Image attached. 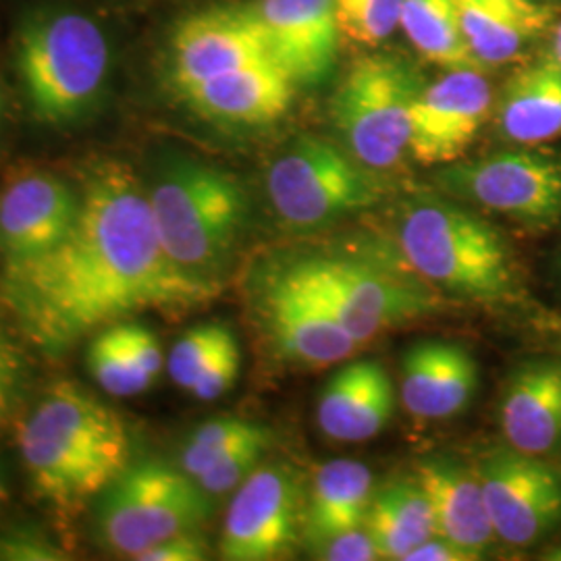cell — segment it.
<instances>
[{
  "label": "cell",
  "instance_id": "6da1fadb",
  "mask_svg": "<svg viewBox=\"0 0 561 561\" xmlns=\"http://www.w3.org/2000/svg\"><path fill=\"white\" fill-rule=\"evenodd\" d=\"M219 287L173 262L140 181L106 161L88 173L69 233L34 259L7 262L0 291L23 335L60 352L136 312L198 308Z\"/></svg>",
  "mask_w": 561,
  "mask_h": 561
},
{
  "label": "cell",
  "instance_id": "7a4b0ae2",
  "mask_svg": "<svg viewBox=\"0 0 561 561\" xmlns=\"http://www.w3.org/2000/svg\"><path fill=\"white\" fill-rule=\"evenodd\" d=\"M20 449L36 491L60 510L104 493L129 463L123 419L71 382L38 401L21 426Z\"/></svg>",
  "mask_w": 561,
  "mask_h": 561
},
{
  "label": "cell",
  "instance_id": "3957f363",
  "mask_svg": "<svg viewBox=\"0 0 561 561\" xmlns=\"http://www.w3.org/2000/svg\"><path fill=\"white\" fill-rule=\"evenodd\" d=\"M401 254L424 283L449 296L502 304L516 296V266L495 227L454 202L419 196L398 222Z\"/></svg>",
  "mask_w": 561,
  "mask_h": 561
},
{
  "label": "cell",
  "instance_id": "277c9868",
  "mask_svg": "<svg viewBox=\"0 0 561 561\" xmlns=\"http://www.w3.org/2000/svg\"><path fill=\"white\" fill-rule=\"evenodd\" d=\"M15 55L34 115L53 125L88 115L101 101L111 73V44L101 23L65 7L27 15L18 32Z\"/></svg>",
  "mask_w": 561,
  "mask_h": 561
},
{
  "label": "cell",
  "instance_id": "5b68a950",
  "mask_svg": "<svg viewBox=\"0 0 561 561\" xmlns=\"http://www.w3.org/2000/svg\"><path fill=\"white\" fill-rule=\"evenodd\" d=\"M167 254L194 277L219 283L248 225V196L236 175L181 159L148 194Z\"/></svg>",
  "mask_w": 561,
  "mask_h": 561
},
{
  "label": "cell",
  "instance_id": "8992f818",
  "mask_svg": "<svg viewBox=\"0 0 561 561\" xmlns=\"http://www.w3.org/2000/svg\"><path fill=\"white\" fill-rule=\"evenodd\" d=\"M377 173L333 141L300 136L271 164L266 192L285 227L314 231L379 204Z\"/></svg>",
  "mask_w": 561,
  "mask_h": 561
},
{
  "label": "cell",
  "instance_id": "52a82bcc",
  "mask_svg": "<svg viewBox=\"0 0 561 561\" xmlns=\"http://www.w3.org/2000/svg\"><path fill=\"white\" fill-rule=\"evenodd\" d=\"M424 88L419 69L391 53L352 65L331 102L345 150L373 171L393 169L410 146L412 104Z\"/></svg>",
  "mask_w": 561,
  "mask_h": 561
},
{
  "label": "cell",
  "instance_id": "ba28073f",
  "mask_svg": "<svg viewBox=\"0 0 561 561\" xmlns=\"http://www.w3.org/2000/svg\"><path fill=\"white\" fill-rule=\"evenodd\" d=\"M291 279L358 341L421 319L437 300L421 283L400 277L373 262L347 256H304L285 266Z\"/></svg>",
  "mask_w": 561,
  "mask_h": 561
},
{
  "label": "cell",
  "instance_id": "9c48e42d",
  "mask_svg": "<svg viewBox=\"0 0 561 561\" xmlns=\"http://www.w3.org/2000/svg\"><path fill=\"white\" fill-rule=\"evenodd\" d=\"M208 516V495L196 479L162 461L127 466L104 493L99 528L104 547L138 558L152 545L194 530Z\"/></svg>",
  "mask_w": 561,
  "mask_h": 561
},
{
  "label": "cell",
  "instance_id": "30bf717a",
  "mask_svg": "<svg viewBox=\"0 0 561 561\" xmlns=\"http://www.w3.org/2000/svg\"><path fill=\"white\" fill-rule=\"evenodd\" d=\"M445 194L520 222L549 229L561 222V157L542 150H512L439 169Z\"/></svg>",
  "mask_w": 561,
  "mask_h": 561
},
{
  "label": "cell",
  "instance_id": "8fae6325",
  "mask_svg": "<svg viewBox=\"0 0 561 561\" xmlns=\"http://www.w3.org/2000/svg\"><path fill=\"white\" fill-rule=\"evenodd\" d=\"M306 491L289 463L259 466L236 489L222 526L221 558L271 561L285 558L304 537Z\"/></svg>",
  "mask_w": 561,
  "mask_h": 561
},
{
  "label": "cell",
  "instance_id": "7c38bea8",
  "mask_svg": "<svg viewBox=\"0 0 561 561\" xmlns=\"http://www.w3.org/2000/svg\"><path fill=\"white\" fill-rule=\"evenodd\" d=\"M497 539L530 547L561 520V477L539 456L495 449L474 470Z\"/></svg>",
  "mask_w": 561,
  "mask_h": 561
},
{
  "label": "cell",
  "instance_id": "4fadbf2b",
  "mask_svg": "<svg viewBox=\"0 0 561 561\" xmlns=\"http://www.w3.org/2000/svg\"><path fill=\"white\" fill-rule=\"evenodd\" d=\"M493 106L482 71L456 69L424 85L412 104L408 152L422 164L445 167L466 157Z\"/></svg>",
  "mask_w": 561,
  "mask_h": 561
},
{
  "label": "cell",
  "instance_id": "5bb4252c",
  "mask_svg": "<svg viewBox=\"0 0 561 561\" xmlns=\"http://www.w3.org/2000/svg\"><path fill=\"white\" fill-rule=\"evenodd\" d=\"M243 7L273 62L296 85H319L331 76L343 38L335 0H256Z\"/></svg>",
  "mask_w": 561,
  "mask_h": 561
},
{
  "label": "cell",
  "instance_id": "9a60e30c",
  "mask_svg": "<svg viewBox=\"0 0 561 561\" xmlns=\"http://www.w3.org/2000/svg\"><path fill=\"white\" fill-rule=\"evenodd\" d=\"M273 60L245 7H217L180 21L169 42V78L175 90L252 62Z\"/></svg>",
  "mask_w": 561,
  "mask_h": 561
},
{
  "label": "cell",
  "instance_id": "2e32d148",
  "mask_svg": "<svg viewBox=\"0 0 561 561\" xmlns=\"http://www.w3.org/2000/svg\"><path fill=\"white\" fill-rule=\"evenodd\" d=\"M262 312L280 356L301 366H333L362 345L280 271L262 289Z\"/></svg>",
  "mask_w": 561,
  "mask_h": 561
},
{
  "label": "cell",
  "instance_id": "e0dca14e",
  "mask_svg": "<svg viewBox=\"0 0 561 561\" xmlns=\"http://www.w3.org/2000/svg\"><path fill=\"white\" fill-rule=\"evenodd\" d=\"M80 194L55 175L30 173L0 198V245L7 262L34 259L55 248L73 227Z\"/></svg>",
  "mask_w": 561,
  "mask_h": 561
},
{
  "label": "cell",
  "instance_id": "ac0fdd59",
  "mask_svg": "<svg viewBox=\"0 0 561 561\" xmlns=\"http://www.w3.org/2000/svg\"><path fill=\"white\" fill-rule=\"evenodd\" d=\"M296 83L273 60L252 62L178 90L201 117L222 125L259 127L279 121L294 102Z\"/></svg>",
  "mask_w": 561,
  "mask_h": 561
},
{
  "label": "cell",
  "instance_id": "d6986e66",
  "mask_svg": "<svg viewBox=\"0 0 561 561\" xmlns=\"http://www.w3.org/2000/svg\"><path fill=\"white\" fill-rule=\"evenodd\" d=\"M479 364L458 343L422 341L401 360V401L421 421H445L474 398Z\"/></svg>",
  "mask_w": 561,
  "mask_h": 561
},
{
  "label": "cell",
  "instance_id": "ffe728a7",
  "mask_svg": "<svg viewBox=\"0 0 561 561\" xmlns=\"http://www.w3.org/2000/svg\"><path fill=\"white\" fill-rule=\"evenodd\" d=\"M393 410L396 393L385 366L375 360L352 362L324 385L317 421L333 442L362 443L381 433Z\"/></svg>",
  "mask_w": 561,
  "mask_h": 561
},
{
  "label": "cell",
  "instance_id": "44dd1931",
  "mask_svg": "<svg viewBox=\"0 0 561 561\" xmlns=\"http://www.w3.org/2000/svg\"><path fill=\"white\" fill-rule=\"evenodd\" d=\"M421 482L435 518V535L456 545L470 560H481L497 541L477 472L445 458L419 461Z\"/></svg>",
  "mask_w": 561,
  "mask_h": 561
},
{
  "label": "cell",
  "instance_id": "7402d4cb",
  "mask_svg": "<svg viewBox=\"0 0 561 561\" xmlns=\"http://www.w3.org/2000/svg\"><path fill=\"white\" fill-rule=\"evenodd\" d=\"M502 431L512 449L542 456L561 443V362H533L507 382Z\"/></svg>",
  "mask_w": 561,
  "mask_h": 561
},
{
  "label": "cell",
  "instance_id": "603a6c76",
  "mask_svg": "<svg viewBox=\"0 0 561 561\" xmlns=\"http://www.w3.org/2000/svg\"><path fill=\"white\" fill-rule=\"evenodd\" d=\"M461 30L482 67L518 59L553 21V9L535 0H456Z\"/></svg>",
  "mask_w": 561,
  "mask_h": 561
},
{
  "label": "cell",
  "instance_id": "cb8c5ba5",
  "mask_svg": "<svg viewBox=\"0 0 561 561\" xmlns=\"http://www.w3.org/2000/svg\"><path fill=\"white\" fill-rule=\"evenodd\" d=\"M375 495L373 472L366 463L333 460L314 472L306 495L304 541L314 551L341 533L360 528Z\"/></svg>",
  "mask_w": 561,
  "mask_h": 561
},
{
  "label": "cell",
  "instance_id": "d4e9b609",
  "mask_svg": "<svg viewBox=\"0 0 561 561\" xmlns=\"http://www.w3.org/2000/svg\"><path fill=\"white\" fill-rule=\"evenodd\" d=\"M497 127L505 140L537 146L561 138V67L551 59L520 67L503 88Z\"/></svg>",
  "mask_w": 561,
  "mask_h": 561
},
{
  "label": "cell",
  "instance_id": "484cf974",
  "mask_svg": "<svg viewBox=\"0 0 561 561\" xmlns=\"http://www.w3.org/2000/svg\"><path fill=\"white\" fill-rule=\"evenodd\" d=\"M400 27L428 62L447 71H484L466 42L456 0H403Z\"/></svg>",
  "mask_w": 561,
  "mask_h": 561
},
{
  "label": "cell",
  "instance_id": "4316f807",
  "mask_svg": "<svg viewBox=\"0 0 561 561\" xmlns=\"http://www.w3.org/2000/svg\"><path fill=\"white\" fill-rule=\"evenodd\" d=\"M88 368L106 393L119 398L138 396L154 382L136 360L123 322L104 327L92 340L88 347Z\"/></svg>",
  "mask_w": 561,
  "mask_h": 561
},
{
  "label": "cell",
  "instance_id": "83f0119b",
  "mask_svg": "<svg viewBox=\"0 0 561 561\" xmlns=\"http://www.w3.org/2000/svg\"><path fill=\"white\" fill-rule=\"evenodd\" d=\"M264 437H271L268 428L238 416H221L204 422L181 449V470L192 479H198L231 451L240 449L241 445Z\"/></svg>",
  "mask_w": 561,
  "mask_h": 561
},
{
  "label": "cell",
  "instance_id": "f1b7e54d",
  "mask_svg": "<svg viewBox=\"0 0 561 561\" xmlns=\"http://www.w3.org/2000/svg\"><path fill=\"white\" fill-rule=\"evenodd\" d=\"M236 341L229 327L210 322L190 329L181 335V340L171 347L167 370L173 382L190 391V387L201 377L202 370L215 360L222 350Z\"/></svg>",
  "mask_w": 561,
  "mask_h": 561
},
{
  "label": "cell",
  "instance_id": "f546056e",
  "mask_svg": "<svg viewBox=\"0 0 561 561\" xmlns=\"http://www.w3.org/2000/svg\"><path fill=\"white\" fill-rule=\"evenodd\" d=\"M403 0H335L341 36L360 46H381L400 27Z\"/></svg>",
  "mask_w": 561,
  "mask_h": 561
},
{
  "label": "cell",
  "instance_id": "4dcf8cb0",
  "mask_svg": "<svg viewBox=\"0 0 561 561\" xmlns=\"http://www.w3.org/2000/svg\"><path fill=\"white\" fill-rule=\"evenodd\" d=\"M373 502L379 503L389 512V516L400 524L401 530L416 542V547L435 537V518L431 502L416 479L387 482L381 491L373 495Z\"/></svg>",
  "mask_w": 561,
  "mask_h": 561
},
{
  "label": "cell",
  "instance_id": "1f68e13d",
  "mask_svg": "<svg viewBox=\"0 0 561 561\" xmlns=\"http://www.w3.org/2000/svg\"><path fill=\"white\" fill-rule=\"evenodd\" d=\"M271 439L273 437L245 443V445H241L240 449H236L227 458H222L219 463H215L210 470H206L196 479L202 491L208 497L236 491L241 482L245 481L261 466L262 456L268 449Z\"/></svg>",
  "mask_w": 561,
  "mask_h": 561
},
{
  "label": "cell",
  "instance_id": "d6a6232c",
  "mask_svg": "<svg viewBox=\"0 0 561 561\" xmlns=\"http://www.w3.org/2000/svg\"><path fill=\"white\" fill-rule=\"evenodd\" d=\"M241 354L238 340L231 341L221 354L210 362L201 377L190 387V393L202 401L219 400L233 389L240 375Z\"/></svg>",
  "mask_w": 561,
  "mask_h": 561
},
{
  "label": "cell",
  "instance_id": "836d02e7",
  "mask_svg": "<svg viewBox=\"0 0 561 561\" xmlns=\"http://www.w3.org/2000/svg\"><path fill=\"white\" fill-rule=\"evenodd\" d=\"M21 382V360L15 345L0 329V431L11 421Z\"/></svg>",
  "mask_w": 561,
  "mask_h": 561
},
{
  "label": "cell",
  "instance_id": "e575fe53",
  "mask_svg": "<svg viewBox=\"0 0 561 561\" xmlns=\"http://www.w3.org/2000/svg\"><path fill=\"white\" fill-rule=\"evenodd\" d=\"M319 553H321V560L324 561L381 560L377 545L364 526L341 533L335 539L327 542Z\"/></svg>",
  "mask_w": 561,
  "mask_h": 561
},
{
  "label": "cell",
  "instance_id": "d590c367",
  "mask_svg": "<svg viewBox=\"0 0 561 561\" xmlns=\"http://www.w3.org/2000/svg\"><path fill=\"white\" fill-rule=\"evenodd\" d=\"M208 558V547L194 530L173 535L164 541L152 545L136 560L138 561H202Z\"/></svg>",
  "mask_w": 561,
  "mask_h": 561
},
{
  "label": "cell",
  "instance_id": "8d00e7d4",
  "mask_svg": "<svg viewBox=\"0 0 561 561\" xmlns=\"http://www.w3.org/2000/svg\"><path fill=\"white\" fill-rule=\"evenodd\" d=\"M62 551L34 533H11L0 539V560L57 561Z\"/></svg>",
  "mask_w": 561,
  "mask_h": 561
},
{
  "label": "cell",
  "instance_id": "74e56055",
  "mask_svg": "<svg viewBox=\"0 0 561 561\" xmlns=\"http://www.w3.org/2000/svg\"><path fill=\"white\" fill-rule=\"evenodd\" d=\"M405 561H472L456 545L442 537H431L408 553Z\"/></svg>",
  "mask_w": 561,
  "mask_h": 561
},
{
  "label": "cell",
  "instance_id": "f35d334b",
  "mask_svg": "<svg viewBox=\"0 0 561 561\" xmlns=\"http://www.w3.org/2000/svg\"><path fill=\"white\" fill-rule=\"evenodd\" d=\"M549 59L553 60L556 65H560L561 67V21L556 25V30H553V41H551V57Z\"/></svg>",
  "mask_w": 561,
  "mask_h": 561
},
{
  "label": "cell",
  "instance_id": "ab89813d",
  "mask_svg": "<svg viewBox=\"0 0 561 561\" xmlns=\"http://www.w3.org/2000/svg\"><path fill=\"white\" fill-rule=\"evenodd\" d=\"M547 560L561 561V545L558 547H553L551 551H549V556H545Z\"/></svg>",
  "mask_w": 561,
  "mask_h": 561
},
{
  "label": "cell",
  "instance_id": "60d3db41",
  "mask_svg": "<svg viewBox=\"0 0 561 561\" xmlns=\"http://www.w3.org/2000/svg\"><path fill=\"white\" fill-rule=\"evenodd\" d=\"M4 502V482H2V477H0V505Z\"/></svg>",
  "mask_w": 561,
  "mask_h": 561
}]
</instances>
